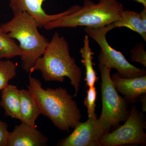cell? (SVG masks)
Wrapping results in <instances>:
<instances>
[{"mask_svg": "<svg viewBox=\"0 0 146 146\" xmlns=\"http://www.w3.org/2000/svg\"><path fill=\"white\" fill-rule=\"evenodd\" d=\"M29 74L28 89L32 94L41 114L51 121L58 129L69 132L81 119L82 115L73 96L63 87L56 89L42 87L38 79Z\"/></svg>", "mask_w": 146, "mask_h": 146, "instance_id": "6da1fadb", "label": "cell"}, {"mask_svg": "<svg viewBox=\"0 0 146 146\" xmlns=\"http://www.w3.org/2000/svg\"><path fill=\"white\" fill-rule=\"evenodd\" d=\"M39 71L46 81L63 82L65 77L70 80L77 96L81 80V68L71 56L70 47L65 37L55 32L52 36L44 54L36 61L29 73Z\"/></svg>", "mask_w": 146, "mask_h": 146, "instance_id": "7a4b0ae2", "label": "cell"}, {"mask_svg": "<svg viewBox=\"0 0 146 146\" xmlns=\"http://www.w3.org/2000/svg\"><path fill=\"white\" fill-rule=\"evenodd\" d=\"M38 28L35 20L26 12L13 13L10 21L0 26L10 37L20 43L22 68L27 73L44 54L49 42L39 33Z\"/></svg>", "mask_w": 146, "mask_h": 146, "instance_id": "3957f363", "label": "cell"}, {"mask_svg": "<svg viewBox=\"0 0 146 146\" xmlns=\"http://www.w3.org/2000/svg\"><path fill=\"white\" fill-rule=\"evenodd\" d=\"M124 9L123 5L118 0H99L97 3L91 0H84L79 10L48 22L43 28L49 30L78 27H103L117 21Z\"/></svg>", "mask_w": 146, "mask_h": 146, "instance_id": "277c9868", "label": "cell"}, {"mask_svg": "<svg viewBox=\"0 0 146 146\" xmlns=\"http://www.w3.org/2000/svg\"><path fill=\"white\" fill-rule=\"evenodd\" d=\"M102 78V111L98 121L105 133L112 127L125 121L129 114L127 102L118 94L110 76L111 68L99 63Z\"/></svg>", "mask_w": 146, "mask_h": 146, "instance_id": "5b68a950", "label": "cell"}, {"mask_svg": "<svg viewBox=\"0 0 146 146\" xmlns=\"http://www.w3.org/2000/svg\"><path fill=\"white\" fill-rule=\"evenodd\" d=\"M115 28L113 24L99 28H84L86 35L96 41L100 47L99 62L108 68L115 69L117 71L118 74L124 78H133L145 75V70L131 64L121 52L110 45L106 39V35Z\"/></svg>", "mask_w": 146, "mask_h": 146, "instance_id": "8992f818", "label": "cell"}, {"mask_svg": "<svg viewBox=\"0 0 146 146\" xmlns=\"http://www.w3.org/2000/svg\"><path fill=\"white\" fill-rule=\"evenodd\" d=\"M146 123L143 112L133 106L125 123L112 132H107L100 139L103 146L145 145Z\"/></svg>", "mask_w": 146, "mask_h": 146, "instance_id": "52a82bcc", "label": "cell"}, {"mask_svg": "<svg viewBox=\"0 0 146 146\" xmlns=\"http://www.w3.org/2000/svg\"><path fill=\"white\" fill-rule=\"evenodd\" d=\"M104 133L98 119L89 118L79 122L70 135L58 143L59 146H101L100 139Z\"/></svg>", "mask_w": 146, "mask_h": 146, "instance_id": "ba28073f", "label": "cell"}, {"mask_svg": "<svg viewBox=\"0 0 146 146\" xmlns=\"http://www.w3.org/2000/svg\"><path fill=\"white\" fill-rule=\"evenodd\" d=\"M9 6L13 13L26 12L31 16L37 23L38 28L43 27L45 24L80 9L81 6L76 5L68 10L57 14H47L42 4L46 0H9Z\"/></svg>", "mask_w": 146, "mask_h": 146, "instance_id": "9c48e42d", "label": "cell"}, {"mask_svg": "<svg viewBox=\"0 0 146 146\" xmlns=\"http://www.w3.org/2000/svg\"><path fill=\"white\" fill-rule=\"evenodd\" d=\"M48 142V138L36 125L21 122L9 133L7 146H46Z\"/></svg>", "mask_w": 146, "mask_h": 146, "instance_id": "30bf717a", "label": "cell"}, {"mask_svg": "<svg viewBox=\"0 0 146 146\" xmlns=\"http://www.w3.org/2000/svg\"><path fill=\"white\" fill-rule=\"evenodd\" d=\"M113 85L128 103L135 102L141 95L146 93V75L133 78H124L117 73L111 76Z\"/></svg>", "mask_w": 146, "mask_h": 146, "instance_id": "8fae6325", "label": "cell"}, {"mask_svg": "<svg viewBox=\"0 0 146 146\" xmlns=\"http://www.w3.org/2000/svg\"><path fill=\"white\" fill-rule=\"evenodd\" d=\"M19 95L21 122L35 125V121L41 114L36 101L28 89L20 90Z\"/></svg>", "mask_w": 146, "mask_h": 146, "instance_id": "7c38bea8", "label": "cell"}, {"mask_svg": "<svg viewBox=\"0 0 146 146\" xmlns=\"http://www.w3.org/2000/svg\"><path fill=\"white\" fill-rule=\"evenodd\" d=\"M2 91L0 105L9 116L13 119L21 120L20 99L18 86L8 84Z\"/></svg>", "mask_w": 146, "mask_h": 146, "instance_id": "4fadbf2b", "label": "cell"}, {"mask_svg": "<svg viewBox=\"0 0 146 146\" xmlns=\"http://www.w3.org/2000/svg\"><path fill=\"white\" fill-rule=\"evenodd\" d=\"M112 24L115 28L125 27L137 33L146 42V30L143 26L139 13L136 11L124 9L118 20Z\"/></svg>", "mask_w": 146, "mask_h": 146, "instance_id": "5bb4252c", "label": "cell"}, {"mask_svg": "<svg viewBox=\"0 0 146 146\" xmlns=\"http://www.w3.org/2000/svg\"><path fill=\"white\" fill-rule=\"evenodd\" d=\"M89 37L87 35L84 36L83 47L80 49V52L82 57L81 63L85 67L86 70V77L84 79L86 86L90 87L94 86L99 78L94 69L93 58L94 53L90 47Z\"/></svg>", "mask_w": 146, "mask_h": 146, "instance_id": "9a60e30c", "label": "cell"}, {"mask_svg": "<svg viewBox=\"0 0 146 146\" xmlns=\"http://www.w3.org/2000/svg\"><path fill=\"white\" fill-rule=\"evenodd\" d=\"M22 51L20 46L7 33L0 28V57L7 59L21 56Z\"/></svg>", "mask_w": 146, "mask_h": 146, "instance_id": "2e32d148", "label": "cell"}, {"mask_svg": "<svg viewBox=\"0 0 146 146\" xmlns=\"http://www.w3.org/2000/svg\"><path fill=\"white\" fill-rule=\"evenodd\" d=\"M17 66L10 60L0 61V90H3L8 85V82L17 75Z\"/></svg>", "mask_w": 146, "mask_h": 146, "instance_id": "e0dca14e", "label": "cell"}, {"mask_svg": "<svg viewBox=\"0 0 146 146\" xmlns=\"http://www.w3.org/2000/svg\"><path fill=\"white\" fill-rule=\"evenodd\" d=\"M96 89L94 86L89 87L87 91V95L84 99V104L87 108L88 117L97 119L96 113V102L97 99Z\"/></svg>", "mask_w": 146, "mask_h": 146, "instance_id": "ac0fdd59", "label": "cell"}, {"mask_svg": "<svg viewBox=\"0 0 146 146\" xmlns=\"http://www.w3.org/2000/svg\"><path fill=\"white\" fill-rule=\"evenodd\" d=\"M131 59L132 62L141 63L144 68L146 67V52L145 46L138 43L131 50Z\"/></svg>", "mask_w": 146, "mask_h": 146, "instance_id": "d6986e66", "label": "cell"}, {"mask_svg": "<svg viewBox=\"0 0 146 146\" xmlns=\"http://www.w3.org/2000/svg\"><path fill=\"white\" fill-rule=\"evenodd\" d=\"M9 133L8 125L0 120V146H7Z\"/></svg>", "mask_w": 146, "mask_h": 146, "instance_id": "ffe728a7", "label": "cell"}, {"mask_svg": "<svg viewBox=\"0 0 146 146\" xmlns=\"http://www.w3.org/2000/svg\"><path fill=\"white\" fill-rule=\"evenodd\" d=\"M141 22L145 30H146V8H144L139 13Z\"/></svg>", "mask_w": 146, "mask_h": 146, "instance_id": "44dd1931", "label": "cell"}, {"mask_svg": "<svg viewBox=\"0 0 146 146\" xmlns=\"http://www.w3.org/2000/svg\"><path fill=\"white\" fill-rule=\"evenodd\" d=\"M143 96L141 97V98L140 102L142 103V110H143V112H146V94H143Z\"/></svg>", "mask_w": 146, "mask_h": 146, "instance_id": "7402d4cb", "label": "cell"}, {"mask_svg": "<svg viewBox=\"0 0 146 146\" xmlns=\"http://www.w3.org/2000/svg\"><path fill=\"white\" fill-rule=\"evenodd\" d=\"M139 3H141L143 6L144 8H146V0H130Z\"/></svg>", "mask_w": 146, "mask_h": 146, "instance_id": "603a6c76", "label": "cell"}, {"mask_svg": "<svg viewBox=\"0 0 146 146\" xmlns=\"http://www.w3.org/2000/svg\"><path fill=\"white\" fill-rule=\"evenodd\" d=\"M1 59H2V58H1V57H0V61H1Z\"/></svg>", "mask_w": 146, "mask_h": 146, "instance_id": "cb8c5ba5", "label": "cell"}]
</instances>
